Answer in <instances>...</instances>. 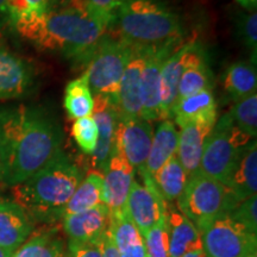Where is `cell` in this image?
Segmentation results:
<instances>
[{"instance_id":"6da1fadb","label":"cell","mask_w":257,"mask_h":257,"mask_svg":"<svg viewBox=\"0 0 257 257\" xmlns=\"http://www.w3.org/2000/svg\"><path fill=\"white\" fill-rule=\"evenodd\" d=\"M62 133L50 114L19 105L0 110V181L14 187L61 150Z\"/></svg>"},{"instance_id":"7a4b0ae2","label":"cell","mask_w":257,"mask_h":257,"mask_svg":"<svg viewBox=\"0 0 257 257\" xmlns=\"http://www.w3.org/2000/svg\"><path fill=\"white\" fill-rule=\"evenodd\" d=\"M12 28L38 49L87 62L110 27L80 0H70L64 8L18 19Z\"/></svg>"},{"instance_id":"3957f363","label":"cell","mask_w":257,"mask_h":257,"mask_svg":"<svg viewBox=\"0 0 257 257\" xmlns=\"http://www.w3.org/2000/svg\"><path fill=\"white\" fill-rule=\"evenodd\" d=\"M83 178L79 168L62 150L43 168L12 188L15 202L32 221L53 224L63 217V210Z\"/></svg>"},{"instance_id":"277c9868","label":"cell","mask_w":257,"mask_h":257,"mask_svg":"<svg viewBox=\"0 0 257 257\" xmlns=\"http://www.w3.org/2000/svg\"><path fill=\"white\" fill-rule=\"evenodd\" d=\"M130 46L148 48L182 41L180 18L161 0H124L110 29Z\"/></svg>"},{"instance_id":"5b68a950","label":"cell","mask_w":257,"mask_h":257,"mask_svg":"<svg viewBox=\"0 0 257 257\" xmlns=\"http://www.w3.org/2000/svg\"><path fill=\"white\" fill-rule=\"evenodd\" d=\"M239 202L226 185L197 172L188 176L176 207L198 226L204 221L230 214Z\"/></svg>"},{"instance_id":"8992f818","label":"cell","mask_w":257,"mask_h":257,"mask_svg":"<svg viewBox=\"0 0 257 257\" xmlns=\"http://www.w3.org/2000/svg\"><path fill=\"white\" fill-rule=\"evenodd\" d=\"M251 140L234 125L229 113L224 114L217 119L207 137L198 172L225 185L243 149Z\"/></svg>"},{"instance_id":"52a82bcc","label":"cell","mask_w":257,"mask_h":257,"mask_svg":"<svg viewBox=\"0 0 257 257\" xmlns=\"http://www.w3.org/2000/svg\"><path fill=\"white\" fill-rule=\"evenodd\" d=\"M133 46L113 35L106 34L88 59L86 70L93 96L104 95L115 101Z\"/></svg>"},{"instance_id":"ba28073f","label":"cell","mask_w":257,"mask_h":257,"mask_svg":"<svg viewBox=\"0 0 257 257\" xmlns=\"http://www.w3.org/2000/svg\"><path fill=\"white\" fill-rule=\"evenodd\" d=\"M197 229L206 257H244L257 251V233L229 214L204 221Z\"/></svg>"},{"instance_id":"9c48e42d","label":"cell","mask_w":257,"mask_h":257,"mask_svg":"<svg viewBox=\"0 0 257 257\" xmlns=\"http://www.w3.org/2000/svg\"><path fill=\"white\" fill-rule=\"evenodd\" d=\"M204 59H206L204 47L199 42L192 41L179 46L165 61L161 72L160 120L169 119L178 96L179 81L185 70Z\"/></svg>"},{"instance_id":"30bf717a","label":"cell","mask_w":257,"mask_h":257,"mask_svg":"<svg viewBox=\"0 0 257 257\" xmlns=\"http://www.w3.org/2000/svg\"><path fill=\"white\" fill-rule=\"evenodd\" d=\"M154 137V128L149 120L142 117L119 118L114 134L113 150L120 153L134 167L135 172H147V161Z\"/></svg>"},{"instance_id":"8fae6325","label":"cell","mask_w":257,"mask_h":257,"mask_svg":"<svg viewBox=\"0 0 257 257\" xmlns=\"http://www.w3.org/2000/svg\"><path fill=\"white\" fill-rule=\"evenodd\" d=\"M143 184L136 180L128 192L125 210L142 236L166 214V201L161 198L149 173L141 174Z\"/></svg>"},{"instance_id":"7c38bea8","label":"cell","mask_w":257,"mask_h":257,"mask_svg":"<svg viewBox=\"0 0 257 257\" xmlns=\"http://www.w3.org/2000/svg\"><path fill=\"white\" fill-rule=\"evenodd\" d=\"M181 42L146 48L142 70V118L144 119L160 120L161 72L165 61Z\"/></svg>"},{"instance_id":"4fadbf2b","label":"cell","mask_w":257,"mask_h":257,"mask_svg":"<svg viewBox=\"0 0 257 257\" xmlns=\"http://www.w3.org/2000/svg\"><path fill=\"white\" fill-rule=\"evenodd\" d=\"M134 47V46H133ZM146 48L134 47L119 82L115 107L119 118L142 117V70Z\"/></svg>"},{"instance_id":"5bb4252c","label":"cell","mask_w":257,"mask_h":257,"mask_svg":"<svg viewBox=\"0 0 257 257\" xmlns=\"http://www.w3.org/2000/svg\"><path fill=\"white\" fill-rule=\"evenodd\" d=\"M92 117L98 126V143L91 155L94 170L104 173L114 148V134L118 123V111L114 101L104 95L94 96Z\"/></svg>"},{"instance_id":"9a60e30c","label":"cell","mask_w":257,"mask_h":257,"mask_svg":"<svg viewBox=\"0 0 257 257\" xmlns=\"http://www.w3.org/2000/svg\"><path fill=\"white\" fill-rule=\"evenodd\" d=\"M134 167L120 153L113 150L102 173V202L111 212L125 207L128 192L135 181Z\"/></svg>"},{"instance_id":"2e32d148","label":"cell","mask_w":257,"mask_h":257,"mask_svg":"<svg viewBox=\"0 0 257 257\" xmlns=\"http://www.w3.org/2000/svg\"><path fill=\"white\" fill-rule=\"evenodd\" d=\"M111 211L104 204L62 217L63 231L69 239L76 242H95L104 236L110 225Z\"/></svg>"},{"instance_id":"e0dca14e","label":"cell","mask_w":257,"mask_h":257,"mask_svg":"<svg viewBox=\"0 0 257 257\" xmlns=\"http://www.w3.org/2000/svg\"><path fill=\"white\" fill-rule=\"evenodd\" d=\"M32 83V72L25 61L0 43V99L23 96Z\"/></svg>"},{"instance_id":"ac0fdd59","label":"cell","mask_w":257,"mask_h":257,"mask_svg":"<svg viewBox=\"0 0 257 257\" xmlns=\"http://www.w3.org/2000/svg\"><path fill=\"white\" fill-rule=\"evenodd\" d=\"M34 224L17 202L0 199V248L15 252L34 231Z\"/></svg>"},{"instance_id":"d6986e66","label":"cell","mask_w":257,"mask_h":257,"mask_svg":"<svg viewBox=\"0 0 257 257\" xmlns=\"http://www.w3.org/2000/svg\"><path fill=\"white\" fill-rule=\"evenodd\" d=\"M166 217L169 233V257L202 250L201 236L194 224L178 207L166 202Z\"/></svg>"},{"instance_id":"ffe728a7","label":"cell","mask_w":257,"mask_h":257,"mask_svg":"<svg viewBox=\"0 0 257 257\" xmlns=\"http://www.w3.org/2000/svg\"><path fill=\"white\" fill-rule=\"evenodd\" d=\"M218 106L212 91H202L197 94L179 99L170 111V120L180 127L191 123L214 125L217 121Z\"/></svg>"},{"instance_id":"44dd1931","label":"cell","mask_w":257,"mask_h":257,"mask_svg":"<svg viewBox=\"0 0 257 257\" xmlns=\"http://www.w3.org/2000/svg\"><path fill=\"white\" fill-rule=\"evenodd\" d=\"M108 233L119 257H147L143 236L125 207L111 212Z\"/></svg>"},{"instance_id":"7402d4cb","label":"cell","mask_w":257,"mask_h":257,"mask_svg":"<svg viewBox=\"0 0 257 257\" xmlns=\"http://www.w3.org/2000/svg\"><path fill=\"white\" fill-rule=\"evenodd\" d=\"M214 125L191 123L180 127L176 156L188 176L199 170L204 146Z\"/></svg>"},{"instance_id":"603a6c76","label":"cell","mask_w":257,"mask_h":257,"mask_svg":"<svg viewBox=\"0 0 257 257\" xmlns=\"http://www.w3.org/2000/svg\"><path fill=\"white\" fill-rule=\"evenodd\" d=\"M242 202L257 192V144L250 141L240 154L237 165L225 184Z\"/></svg>"},{"instance_id":"cb8c5ba5","label":"cell","mask_w":257,"mask_h":257,"mask_svg":"<svg viewBox=\"0 0 257 257\" xmlns=\"http://www.w3.org/2000/svg\"><path fill=\"white\" fill-rule=\"evenodd\" d=\"M179 130H176L175 123L170 119L162 120L154 131V137L150 153L147 161V172L150 176L174 156L178 150Z\"/></svg>"},{"instance_id":"d4e9b609","label":"cell","mask_w":257,"mask_h":257,"mask_svg":"<svg viewBox=\"0 0 257 257\" xmlns=\"http://www.w3.org/2000/svg\"><path fill=\"white\" fill-rule=\"evenodd\" d=\"M64 255L63 239L59 236L57 229L49 224V226L32 231L12 257H63Z\"/></svg>"},{"instance_id":"484cf974","label":"cell","mask_w":257,"mask_h":257,"mask_svg":"<svg viewBox=\"0 0 257 257\" xmlns=\"http://www.w3.org/2000/svg\"><path fill=\"white\" fill-rule=\"evenodd\" d=\"M152 179L161 198L166 202L173 204L174 201H178L184 192L188 174L175 154L157 170Z\"/></svg>"},{"instance_id":"4316f807","label":"cell","mask_w":257,"mask_h":257,"mask_svg":"<svg viewBox=\"0 0 257 257\" xmlns=\"http://www.w3.org/2000/svg\"><path fill=\"white\" fill-rule=\"evenodd\" d=\"M223 88L233 102L256 93L257 74L255 63L236 62L227 67L223 76Z\"/></svg>"},{"instance_id":"83f0119b","label":"cell","mask_w":257,"mask_h":257,"mask_svg":"<svg viewBox=\"0 0 257 257\" xmlns=\"http://www.w3.org/2000/svg\"><path fill=\"white\" fill-rule=\"evenodd\" d=\"M104 204L102 202V174L98 170H91L83 176L69 201L63 210L66 214L80 213Z\"/></svg>"},{"instance_id":"f1b7e54d","label":"cell","mask_w":257,"mask_h":257,"mask_svg":"<svg viewBox=\"0 0 257 257\" xmlns=\"http://www.w3.org/2000/svg\"><path fill=\"white\" fill-rule=\"evenodd\" d=\"M63 106L67 114L73 119L92 115L94 96L89 87L87 74L83 73L81 76L72 80L67 85L64 89Z\"/></svg>"},{"instance_id":"f546056e","label":"cell","mask_w":257,"mask_h":257,"mask_svg":"<svg viewBox=\"0 0 257 257\" xmlns=\"http://www.w3.org/2000/svg\"><path fill=\"white\" fill-rule=\"evenodd\" d=\"M213 86V74L206 57L189 66L182 74L179 81L176 100L194 95L202 91H212Z\"/></svg>"},{"instance_id":"4dcf8cb0","label":"cell","mask_w":257,"mask_h":257,"mask_svg":"<svg viewBox=\"0 0 257 257\" xmlns=\"http://www.w3.org/2000/svg\"><path fill=\"white\" fill-rule=\"evenodd\" d=\"M231 119L244 134L255 138L257 134V94H250L234 101L230 112Z\"/></svg>"},{"instance_id":"1f68e13d","label":"cell","mask_w":257,"mask_h":257,"mask_svg":"<svg viewBox=\"0 0 257 257\" xmlns=\"http://www.w3.org/2000/svg\"><path fill=\"white\" fill-rule=\"evenodd\" d=\"M147 257H169V233L166 214L143 236Z\"/></svg>"},{"instance_id":"d6a6232c","label":"cell","mask_w":257,"mask_h":257,"mask_svg":"<svg viewBox=\"0 0 257 257\" xmlns=\"http://www.w3.org/2000/svg\"><path fill=\"white\" fill-rule=\"evenodd\" d=\"M72 135L82 153L92 155L98 143V126L92 115L75 119Z\"/></svg>"},{"instance_id":"836d02e7","label":"cell","mask_w":257,"mask_h":257,"mask_svg":"<svg viewBox=\"0 0 257 257\" xmlns=\"http://www.w3.org/2000/svg\"><path fill=\"white\" fill-rule=\"evenodd\" d=\"M56 0H8L12 25L16 21L32 16H40L55 8Z\"/></svg>"},{"instance_id":"e575fe53","label":"cell","mask_w":257,"mask_h":257,"mask_svg":"<svg viewBox=\"0 0 257 257\" xmlns=\"http://www.w3.org/2000/svg\"><path fill=\"white\" fill-rule=\"evenodd\" d=\"M231 218L243 224L251 232L257 233V197L252 195L237 205L229 214Z\"/></svg>"},{"instance_id":"d590c367","label":"cell","mask_w":257,"mask_h":257,"mask_svg":"<svg viewBox=\"0 0 257 257\" xmlns=\"http://www.w3.org/2000/svg\"><path fill=\"white\" fill-rule=\"evenodd\" d=\"M237 31L242 38L243 44L251 51L255 60L257 49V16L255 12L239 16L237 22Z\"/></svg>"},{"instance_id":"8d00e7d4","label":"cell","mask_w":257,"mask_h":257,"mask_svg":"<svg viewBox=\"0 0 257 257\" xmlns=\"http://www.w3.org/2000/svg\"><path fill=\"white\" fill-rule=\"evenodd\" d=\"M80 2H82L98 17L105 21L108 24V27H111L114 16L120 5L124 3V0H80Z\"/></svg>"},{"instance_id":"74e56055","label":"cell","mask_w":257,"mask_h":257,"mask_svg":"<svg viewBox=\"0 0 257 257\" xmlns=\"http://www.w3.org/2000/svg\"><path fill=\"white\" fill-rule=\"evenodd\" d=\"M67 257H104L102 256L101 238L95 242H76L69 239L68 248L66 252Z\"/></svg>"},{"instance_id":"f35d334b","label":"cell","mask_w":257,"mask_h":257,"mask_svg":"<svg viewBox=\"0 0 257 257\" xmlns=\"http://www.w3.org/2000/svg\"><path fill=\"white\" fill-rule=\"evenodd\" d=\"M101 248H102V256L104 257H119L117 250L114 248V244L112 242L108 230L106 231L104 236L101 237Z\"/></svg>"},{"instance_id":"ab89813d","label":"cell","mask_w":257,"mask_h":257,"mask_svg":"<svg viewBox=\"0 0 257 257\" xmlns=\"http://www.w3.org/2000/svg\"><path fill=\"white\" fill-rule=\"evenodd\" d=\"M4 27H12V19L8 0H0V28Z\"/></svg>"},{"instance_id":"60d3db41","label":"cell","mask_w":257,"mask_h":257,"mask_svg":"<svg viewBox=\"0 0 257 257\" xmlns=\"http://www.w3.org/2000/svg\"><path fill=\"white\" fill-rule=\"evenodd\" d=\"M243 8H245L249 11H255L256 10V4H257V0H237Z\"/></svg>"},{"instance_id":"b9f144b4","label":"cell","mask_w":257,"mask_h":257,"mask_svg":"<svg viewBox=\"0 0 257 257\" xmlns=\"http://www.w3.org/2000/svg\"><path fill=\"white\" fill-rule=\"evenodd\" d=\"M182 257H206L205 256V253L202 250H199V251H192V252H188L184 255Z\"/></svg>"},{"instance_id":"7bdbcfd3","label":"cell","mask_w":257,"mask_h":257,"mask_svg":"<svg viewBox=\"0 0 257 257\" xmlns=\"http://www.w3.org/2000/svg\"><path fill=\"white\" fill-rule=\"evenodd\" d=\"M14 253L15 252H11V251H9V250L0 248V257H12Z\"/></svg>"},{"instance_id":"ee69618b","label":"cell","mask_w":257,"mask_h":257,"mask_svg":"<svg viewBox=\"0 0 257 257\" xmlns=\"http://www.w3.org/2000/svg\"><path fill=\"white\" fill-rule=\"evenodd\" d=\"M244 257H257V253H251V255H246Z\"/></svg>"},{"instance_id":"f6af8a7d","label":"cell","mask_w":257,"mask_h":257,"mask_svg":"<svg viewBox=\"0 0 257 257\" xmlns=\"http://www.w3.org/2000/svg\"><path fill=\"white\" fill-rule=\"evenodd\" d=\"M63 257H67V256H66V255H64V256H63Z\"/></svg>"}]
</instances>
